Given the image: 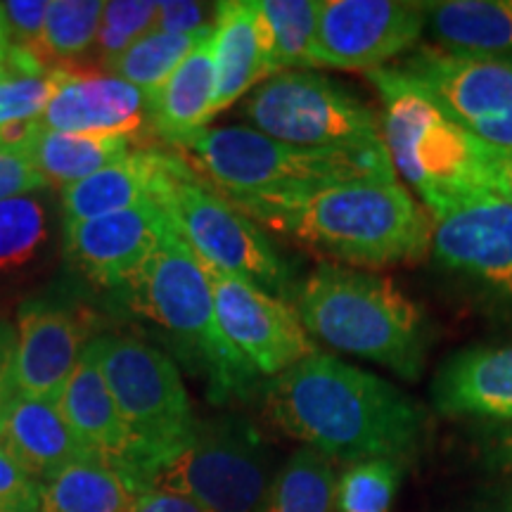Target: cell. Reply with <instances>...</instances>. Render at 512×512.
Masks as SVG:
<instances>
[{"label":"cell","mask_w":512,"mask_h":512,"mask_svg":"<svg viewBox=\"0 0 512 512\" xmlns=\"http://www.w3.org/2000/svg\"><path fill=\"white\" fill-rule=\"evenodd\" d=\"M261 394L273 427L332 463H403L427 430V413L406 392L320 351L266 380Z\"/></svg>","instance_id":"1"},{"label":"cell","mask_w":512,"mask_h":512,"mask_svg":"<svg viewBox=\"0 0 512 512\" xmlns=\"http://www.w3.org/2000/svg\"><path fill=\"white\" fill-rule=\"evenodd\" d=\"M325 261L361 271L411 266L432 252V219L399 178H363L230 202Z\"/></svg>","instance_id":"2"},{"label":"cell","mask_w":512,"mask_h":512,"mask_svg":"<svg viewBox=\"0 0 512 512\" xmlns=\"http://www.w3.org/2000/svg\"><path fill=\"white\" fill-rule=\"evenodd\" d=\"M294 309L313 342L366 358L401 380H420L430 354V323L394 280L323 261L299 283Z\"/></svg>","instance_id":"3"},{"label":"cell","mask_w":512,"mask_h":512,"mask_svg":"<svg viewBox=\"0 0 512 512\" xmlns=\"http://www.w3.org/2000/svg\"><path fill=\"white\" fill-rule=\"evenodd\" d=\"M124 287L131 309L169 335L176 356L207 384L211 401L228 406L264 389V377L223 335L207 268L174 226Z\"/></svg>","instance_id":"4"},{"label":"cell","mask_w":512,"mask_h":512,"mask_svg":"<svg viewBox=\"0 0 512 512\" xmlns=\"http://www.w3.org/2000/svg\"><path fill=\"white\" fill-rule=\"evenodd\" d=\"M171 150L228 202L290 195L363 178H396L384 147L306 150L278 143L249 126H207Z\"/></svg>","instance_id":"5"},{"label":"cell","mask_w":512,"mask_h":512,"mask_svg":"<svg viewBox=\"0 0 512 512\" xmlns=\"http://www.w3.org/2000/svg\"><path fill=\"white\" fill-rule=\"evenodd\" d=\"M366 79L382 102V143L389 162L422 207L432 211L477 192H491L484 145L456 124L420 83L396 67L377 69Z\"/></svg>","instance_id":"6"},{"label":"cell","mask_w":512,"mask_h":512,"mask_svg":"<svg viewBox=\"0 0 512 512\" xmlns=\"http://www.w3.org/2000/svg\"><path fill=\"white\" fill-rule=\"evenodd\" d=\"M102 377L133 439L126 475L147 489V479L185 444L195 427L190 396L176 361L133 335L93 339Z\"/></svg>","instance_id":"7"},{"label":"cell","mask_w":512,"mask_h":512,"mask_svg":"<svg viewBox=\"0 0 512 512\" xmlns=\"http://www.w3.org/2000/svg\"><path fill=\"white\" fill-rule=\"evenodd\" d=\"M155 204L204 264L294 304L299 283L285 256L259 223L209 188L176 152L159 183Z\"/></svg>","instance_id":"8"},{"label":"cell","mask_w":512,"mask_h":512,"mask_svg":"<svg viewBox=\"0 0 512 512\" xmlns=\"http://www.w3.org/2000/svg\"><path fill=\"white\" fill-rule=\"evenodd\" d=\"M273 479L264 434L230 413L197 420L185 444L152 472L147 489L190 496L211 512H266Z\"/></svg>","instance_id":"9"},{"label":"cell","mask_w":512,"mask_h":512,"mask_svg":"<svg viewBox=\"0 0 512 512\" xmlns=\"http://www.w3.org/2000/svg\"><path fill=\"white\" fill-rule=\"evenodd\" d=\"M249 128L306 150H377L380 112L342 83L313 69H292L266 79L240 107Z\"/></svg>","instance_id":"10"},{"label":"cell","mask_w":512,"mask_h":512,"mask_svg":"<svg viewBox=\"0 0 512 512\" xmlns=\"http://www.w3.org/2000/svg\"><path fill=\"white\" fill-rule=\"evenodd\" d=\"M396 69L420 83L479 143L512 152V57L420 46Z\"/></svg>","instance_id":"11"},{"label":"cell","mask_w":512,"mask_h":512,"mask_svg":"<svg viewBox=\"0 0 512 512\" xmlns=\"http://www.w3.org/2000/svg\"><path fill=\"white\" fill-rule=\"evenodd\" d=\"M427 214L437 264L512 311V204L496 192H477Z\"/></svg>","instance_id":"12"},{"label":"cell","mask_w":512,"mask_h":512,"mask_svg":"<svg viewBox=\"0 0 512 512\" xmlns=\"http://www.w3.org/2000/svg\"><path fill=\"white\" fill-rule=\"evenodd\" d=\"M204 268L223 335L264 380H273L304 358L318 354L316 342L292 302L207 264Z\"/></svg>","instance_id":"13"},{"label":"cell","mask_w":512,"mask_h":512,"mask_svg":"<svg viewBox=\"0 0 512 512\" xmlns=\"http://www.w3.org/2000/svg\"><path fill=\"white\" fill-rule=\"evenodd\" d=\"M427 29L425 3L323 0L316 34V67L377 72L411 53Z\"/></svg>","instance_id":"14"},{"label":"cell","mask_w":512,"mask_h":512,"mask_svg":"<svg viewBox=\"0 0 512 512\" xmlns=\"http://www.w3.org/2000/svg\"><path fill=\"white\" fill-rule=\"evenodd\" d=\"M171 221L155 202L64 226V252L93 283L121 287L145 264Z\"/></svg>","instance_id":"15"},{"label":"cell","mask_w":512,"mask_h":512,"mask_svg":"<svg viewBox=\"0 0 512 512\" xmlns=\"http://www.w3.org/2000/svg\"><path fill=\"white\" fill-rule=\"evenodd\" d=\"M55 91L38 128L81 136L138 138L150 126V95L117 79L81 69H53Z\"/></svg>","instance_id":"16"},{"label":"cell","mask_w":512,"mask_h":512,"mask_svg":"<svg viewBox=\"0 0 512 512\" xmlns=\"http://www.w3.org/2000/svg\"><path fill=\"white\" fill-rule=\"evenodd\" d=\"M88 325L79 313L34 302L19 311L12 356V392L29 399H60L64 384L86 351Z\"/></svg>","instance_id":"17"},{"label":"cell","mask_w":512,"mask_h":512,"mask_svg":"<svg viewBox=\"0 0 512 512\" xmlns=\"http://www.w3.org/2000/svg\"><path fill=\"white\" fill-rule=\"evenodd\" d=\"M432 401L448 418L512 420V344L451 356L432 382Z\"/></svg>","instance_id":"18"},{"label":"cell","mask_w":512,"mask_h":512,"mask_svg":"<svg viewBox=\"0 0 512 512\" xmlns=\"http://www.w3.org/2000/svg\"><path fill=\"white\" fill-rule=\"evenodd\" d=\"M0 451L41 486L81 458H91L53 401L12 392L0 406Z\"/></svg>","instance_id":"19"},{"label":"cell","mask_w":512,"mask_h":512,"mask_svg":"<svg viewBox=\"0 0 512 512\" xmlns=\"http://www.w3.org/2000/svg\"><path fill=\"white\" fill-rule=\"evenodd\" d=\"M57 408L88 456L126 472L133 456V439L102 377L91 342L64 384Z\"/></svg>","instance_id":"20"},{"label":"cell","mask_w":512,"mask_h":512,"mask_svg":"<svg viewBox=\"0 0 512 512\" xmlns=\"http://www.w3.org/2000/svg\"><path fill=\"white\" fill-rule=\"evenodd\" d=\"M216 98L211 119L271 79L268 31L256 0L216 3L214 15Z\"/></svg>","instance_id":"21"},{"label":"cell","mask_w":512,"mask_h":512,"mask_svg":"<svg viewBox=\"0 0 512 512\" xmlns=\"http://www.w3.org/2000/svg\"><path fill=\"white\" fill-rule=\"evenodd\" d=\"M171 159H174V152L138 147L131 155L119 159L117 164L64 188V226L131 209L143 202H155L157 188L166 169H169Z\"/></svg>","instance_id":"22"},{"label":"cell","mask_w":512,"mask_h":512,"mask_svg":"<svg viewBox=\"0 0 512 512\" xmlns=\"http://www.w3.org/2000/svg\"><path fill=\"white\" fill-rule=\"evenodd\" d=\"M216 98L214 31L204 38L155 95H150V128L166 145L207 128Z\"/></svg>","instance_id":"23"},{"label":"cell","mask_w":512,"mask_h":512,"mask_svg":"<svg viewBox=\"0 0 512 512\" xmlns=\"http://www.w3.org/2000/svg\"><path fill=\"white\" fill-rule=\"evenodd\" d=\"M425 12L437 48L512 57V0H439Z\"/></svg>","instance_id":"24"},{"label":"cell","mask_w":512,"mask_h":512,"mask_svg":"<svg viewBox=\"0 0 512 512\" xmlns=\"http://www.w3.org/2000/svg\"><path fill=\"white\" fill-rule=\"evenodd\" d=\"M138 494L124 470L81 458L38 486V512H131Z\"/></svg>","instance_id":"25"},{"label":"cell","mask_w":512,"mask_h":512,"mask_svg":"<svg viewBox=\"0 0 512 512\" xmlns=\"http://www.w3.org/2000/svg\"><path fill=\"white\" fill-rule=\"evenodd\" d=\"M136 140L131 136L57 133L34 126L22 145L27 147L31 162L46 183L64 190L131 155L136 150Z\"/></svg>","instance_id":"26"},{"label":"cell","mask_w":512,"mask_h":512,"mask_svg":"<svg viewBox=\"0 0 512 512\" xmlns=\"http://www.w3.org/2000/svg\"><path fill=\"white\" fill-rule=\"evenodd\" d=\"M268 31L271 76L316 67L318 0H256Z\"/></svg>","instance_id":"27"},{"label":"cell","mask_w":512,"mask_h":512,"mask_svg":"<svg viewBox=\"0 0 512 512\" xmlns=\"http://www.w3.org/2000/svg\"><path fill=\"white\" fill-rule=\"evenodd\" d=\"M214 31V24L195 34H162L150 31L136 43H131L124 53L102 64L110 76L131 83L147 95H155L166 79L176 72L178 64L188 57L200 43Z\"/></svg>","instance_id":"28"},{"label":"cell","mask_w":512,"mask_h":512,"mask_svg":"<svg viewBox=\"0 0 512 512\" xmlns=\"http://www.w3.org/2000/svg\"><path fill=\"white\" fill-rule=\"evenodd\" d=\"M105 3L100 0H53L48 3L46 22L34 48L46 67L76 69V62L98 41Z\"/></svg>","instance_id":"29"},{"label":"cell","mask_w":512,"mask_h":512,"mask_svg":"<svg viewBox=\"0 0 512 512\" xmlns=\"http://www.w3.org/2000/svg\"><path fill=\"white\" fill-rule=\"evenodd\" d=\"M335 463L313 448H299L275 472L266 512H335Z\"/></svg>","instance_id":"30"},{"label":"cell","mask_w":512,"mask_h":512,"mask_svg":"<svg viewBox=\"0 0 512 512\" xmlns=\"http://www.w3.org/2000/svg\"><path fill=\"white\" fill-rule=\"evenodd\" d=\"M399 460L375 458L347 465L337 479V512H389L401 482Z\"/></svg>","instance_id":"31"},{"label":"cell","mask_w":512,"mask_h":512,"mask_svg":"<svg viewBox=\"0 0 512 512\" xmlns=\"http://www.w3.org/2000/svg\"><path fill=\"white\" fill-rule=\"evenodd\" d=\"M46 235V209L36 197L0 202V271H10L34 259Z\"/></svg>","instance_id":"32"},{"label":"cell","mask_w":512,"mask_h":512,"mask_svg":"<svg viewBox=\"0 0 512 512\" xmlns=\"http://www.w3.org/2000/svg\"><path fill=\"white\" fill-rule=\"evenodd\" d=\"M155 17L157 3H150V0H112V3H105L98 41H95L102 64L114 60L131 43L150 34L155 27Z\"/></svg>","instance_id":"33"},{"label":"cell","mask_w":512,"mask_h":512,"mask_svg":"<svg viewBox=\"0 0 512 512\" xmlns=\"http://www.w3.org/2000/svg\"><path fill=\"white\" fill-rule=\"evenodd\" d=\"M55 91L53 72L46 76H10L0 83V131L38 124Z\"/></svg>","instance_id":"34"},{"label":"cell","mask_w":512,"mask_h":512,"mask_svg":"<svg viewBox=\"0 0 512 512\" xmlns=\"http://www.w3.org/2000/svg\"><path fill=\"white\" fill-rule=\"evenodd\" d=\"M48 188L24 145H0V202Z\"/></svg>","instance_id":"35"},{"label":"cell","mask_w":512,"mask_h":512,"mask_svg":"<svg viewBox=\"0 0 512 512\" xmlns=\"http://www.w3.org/2000/svg\"><path fill=\"white\" fill-rule=\"evenodd\" d=\"M46 12L48 3H43V0H8V3H0V17H3L10 46L34 48L38 38H41Z\"/></svg>","instance_id":"36"},{"label":"cell","mask_w":512,"mask_h":512,"mask_svg":"<svg viewBox=\"0 0 512 512\" xmlns=\"http://www.w3.org/2000/svg\"><path fill=\"white\" fill-rule=\"evenodd\" d=\"M216 5L192 3V0H164L157 3V17L152 31L162 34H195L214 24Z\"/></svg>","instance_id":"37"},{"label":"cell","mask_w":512,"mask_h":512,"mask_svg":"<svg viewBox=\"0 0 512 512\" xmlns=\"http://www.w3.org/2000/svg\"><path fill=\"white\" fill-rule=\"evenodd\" d=\"M0 512H38V484L0 451Z\"/></svg>","instance_id":"38"},{"label":"cell","mask_w":512,"mask_h":512,"mask_svg":"<svg viewBox=\"0 0 512 512\" xmlns=\"http://www.w3.org/2000/svg\"><path fill=\"white\" fill-rule=\"evenodd\" d=\"M131 512H211L195 498L164 489H143L136 496Z\"/></svg>","instance_id":"39"},{"label":"cell","mask_w":512,"mask_h":512,"mask_svg":"<svg viewBox=\"0 0 512 512\" xmlns=\"http://www.w3.org/2000/svg\"><path fill=\"white\" fill-rule=\"evenodd\" d=\"M484 169L489 190L512 204V152L484 145Z\"/></svg>","instance_id":"40"},{"label":"cell","mask_w":512,"mask_h":512,"mask_svg":"<svg viewBox=\"0 0 512 512\" xmlns=\"http://www.w3.org/2000/svg\"><path fill=\"white\" fill-rule=\"evenodd\" d=\"M15 356V332L10 328H0V406L12 394L10 368Z\"/></svg>","instance_id":"41"},{"label":"cell","mask_w":512,"mask_h":512,"mask_svg":"<svg viewBox=\"0 0 512 512\" xmlns=\"http://www.w3.org/2000/svg\"><path fill=\"white\" fill-rule=\"evenodd\" d=\"M489 465L494 470L512 472V430H505L489 444Z\"/></svg>","instance_id":"42"},{"label":"cell","mask_w":512,"mask_h":512,"mask_svg":"<svg viewBox=\"0 0 512 512\" xmlns=\"http://www.w3.org/2000/svg\"><path fill=\"white\" fill-rule=\"evenodd\" d=\"M10 76H19L15 62H12V55H10V48L8 50H0V83L5 79H10Z\"/></svg>","instance_id":"43"},{"label":"cell","mask_w":512,"mask_h":512,"mask_svg":"<svg viewBox=\"0 0 512 512\" xmlns=\"http://www.w3.org/2000/svg\"><path fill=\"white\" fill-rule=\"evenodd\" d=\"M8 48H10V41H8V34H5L3 17H0V50H8Z\"/></svg>","instance_id":"44"},{"label":"cell","mask_w":512,"mask_h":512,"mask_svg":"<svg viewBox=\"0 0 512 512\" xmlns=\"http://www.w3.org/2000/svg\"><path fill=\"white\" fill-rule=\"evenodd\" d=\"M503 512H512V498L508 503H505V508H503Z\"/></svg>","instance_id":"45"}]
</instances>
